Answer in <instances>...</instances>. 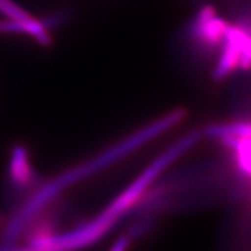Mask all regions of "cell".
<instances>
[{
    "label": "cell",
    "mask_w": 251,
    "mask_h": 251,
    "mask_svg": "<svg viewBox=\"0 0 251 251\" xmlns=\"http://www.w3.org/2000/svg\"><path fill=\"white\" fill-rule=\"evenodd\" d=\"M186 114L169 112L35 186L18 206L8 238L18 251H77L120 230L186 136Z\"/></svg>",
    "instance_id": "obj_1"
}]
</instances>
